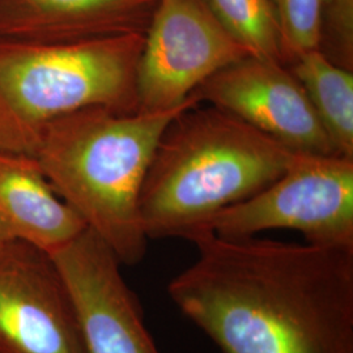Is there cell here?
<instances>
[{
	"label": "cell",
	"instance_id": "13",
	"mask_svg": "<svg viewBox=\"0 0 353 353\" xmlns=\"http://www.w3.org/2000/svg\"><path fill=\"white\" fill-rule=\"evenodd\" d=\"M219 24L252 57L283 63L271 0H203Z\"/></svg>",
	"mask_w": 353,
	"mask_h": 353
},
{
	"label": "cell",
	"instance_id": "14",
	"mask_svg": "<svg viewBox=\"0 0 353 353\" xmlns=\"http://www.w3.org/2000/svg\"><path fill=\"white\" fill-rule=\"evenodd\" d=\"M330 0H271L278 20L283 63L318 50L322 19Z\"/></svg>",
	"mask_w": 353,
	"mask_h": 353
},
{
	"label": "cell",
	"instance_id": "4",
	"mask_svg": "<svg viewBox=\"0 0 353 353\" xmlns=\"http://www.w3.org/2000/svg\"><path fill=\"white\" fill-rule=\"evenodd\" d=\"M144 34L84 41L0 39V151L32 156L50 122L87 108L138 112Z\"/></svg>",
	"mask_w": 353,
	"mask_h": 353
},
{
	"label": "cell",
	"instance_id": "6",
	"mask_svg": "<svg viewBox=\"0 0 353 353\" xmlns=\"http://www.w3.org/2000/svg\"><path fill=\"white\" fill-rule=\"evenodd\" d=\"M248 55L203 0H159L137 71L140 112L186 103L207 79Z\"/></svg>",
	"mask_w": 353,
	"mask_h": 353
},
{
	"label": "cell",
	"instance_id": "12",
	"mask_svg": "<svg viewBox=\"0 0 353 353\" xmlns=\"http://www.w3.org/2000/svg\"><path fill=\"white\" fill-rule=\"evenodd\" d=\"M287 67L301 83L336 153L353 159L352 70L319 50L305 52Z\"/></svg>",
	"mask_w": 353,
	"mask_h": 353
},
{
	"label": "cell",
	"instance_id": "3",
	"mask_svg": "<svg viewBox=\"0 0 353 353\" xmlns=\"http://www.w3.org/2000/svg\"><path fill=\"white\" fill-rule=\"evenodd\" d=\"M296 152L214 106L195 105L165 130L140 192L148 240L183 239L284 173Z\"/></svg>",
	"mask_w": 353,
	"mask_h": 353
},
{
	"label": "cell",
	"instance_id": "1",
	"mask_svg": "<svg viewBox=\"0 0 353 353\" xmlns=\"http://www.w3.org/2000/svg\"><path fill=\"white\" fill-rule=\"evenodd\" d=\"M168 294L221 353H353V249L204 232Z\"/></svg>",
	"mask_w": 353,
	"mask_h": 353
},
{
	"label": "cell",
	"instance_id": "5",
	"mask_svg": "<svg viewBox=\"0 0 353 353\" xmlns=\"http://www.w3.org/2000/svg\"><path fill=\"white\" fill-rule=\"evenodd\" d=\"M274 229L297 230L310 245L353 249V159L296 152L281 176L214 214L201 233L243 239Z\"/></svg>",
	"mask_w": 353,
	"mask_h": 353
},
{
	"label": "cell",
	"instance_id": "10",
	"mask_svg": "<svg viewBox=\"0 0 353 353\" xmlns=\"http://www.w3.org/2000/svg\"><path fill=\"white\" fill-rule=\"evenodd\" d=\"M159 0H0V39L45 42L145 34Z\"/></svg>",
	"mask_w": 353,
	"mask_h": 353
},
{
	"label": "cell",
	"instance_id": "7",
	"mask_svg": "<svg viewBox=\"0 0 353 353\" xmlns=\"http://www.w3.org/2000/svg\"><path fill=\"white\" fill-rule=\"evenodd\" d=\"M0 353H85L58 265L24 242L0 241Z\"/></svg>",
	"mask_w": 353,
	"mask_h": 353
},
{
	"label": "cell",
	"instance_id": "11",
	"mask_svg": "<svg viewBox=\"0 0 353 353\" xmlns=\"http://www.w3.org/2000/svg\"><path fill=\"white\" fill-rule=\"evenodd\" d=\"M51 188L34 157L0 151V241L54 252L85 229Z\"/></svg>",
	"mask_w": 353,
	"mask_h": 353
},
{
	"label": "cell",
	"instance_id": "2",
	"mask_svg": "<svg viewBox=\"0 0 353 353\" xmlns=\"http://www.w3.org/2000/svg\"><path fill=\"white\" fill-rule=\"evenodd\" d=\"M199 103L192 93L163 112L87 108L52 121L38 137L32 157L51 188L122 265H138L148 248L139 199L156 147L176 115Z\"/></svg>",
	"mask_w": 353,
	"mask_h": 353
},
{
	"label": "cell",
	"instance_id": "9",
	"mask_svg": "<svg viewBox=\"0 0 353 353\" xmlns=\"http://www.w3.org/2000/svg\"><path fill=\"white\" fill-rule=\"evenodd\" d=\"M194 93L297 153L338 154L301 83L281 62L248 55Z\"/></svg>",
	"mask_w": 353,
	"mask_h": 353
},
{
	"label": "cell",
	"instance_id": "8",
	"mask_svg": "<svg viewBox=\"0 0 353 353\" xmlns=\"http://www.w3.org/2000/svg\"><path fill=\"white\" fill-rule=\"evenodd\" d=\"M75 303L85 353H161L113 250L88 228L51 252Z\"/></svg>",
	"mask_w": 353,
	"mask_h": 353
}]
</instances>
